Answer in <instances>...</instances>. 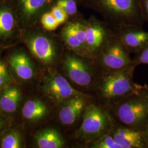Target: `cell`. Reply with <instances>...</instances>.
I'll use <instances>...</instances> for the list:
<instances>
[{"mask_svg": "<svg viewBox=\"0 0 148 148\" xmlns=\"http://www.w3.org/2000/svg\"><path fill=\"white\" fill-rule=\"evenodd\" d=\"M81 5L100 14L108 24L142 27L139 0H85Z\"/></svg>", "mask_w": 148, "mask_h": 148, "instance_id": "obj_1", "label": "cell"}, {"mask_svg": "<svg viewBox=\"0 0 148 148\" xmlns=\"http://www.w3.org/2000/svg\"><path fill=\"white\" fill-rule=\"evenodd\" d=\"M134 65L116 71L103 72L97 83L99 95L104 100L117 102L124 98L141 93L147 86L133 81Z\"/></svg>", "mask_w": 148, "mask_h": 148, "instance_id": "obj_2", "label": "cell"}, {"mask_svg": "<svg viewBox=\"0 0 148 148\" xmlns=\"http://www.w3.org/2000/svg\"><path fill=\"white\" fill-rule=\"evenodd\" d=\"M116 114L125 126L142 131L148 127V106L142 93L118 101Z\"/></svg>", "mask_w": 148, "mask_h": 148, "instance_id": "obj_3", "label": "cell"}, {"mask_svg": "<svg viewBox=\"0 0 148 148\" xmlns=\"http://www.w3.org/2000/svg\"><path fill=\"white\" fill-rule=\"evenodd\" d=\"M38 85L43 95L57 106H61L75 97L86 95L75 88L65 77L52 68L43 75Z\"/></svg>", "mask_w": 148, "mask_h": 148, "instance_id": "obj_4", "label": "cell"}, {"mask_svg": "<svg viewBox=\"0 0 148 148\" xmlns=\"http://www.w3.org/2000/svg\"><path fill=\"white\" fill-rule=\"evenodd\" d=\"M111 121L110 115L101 108L93 104L87 105L76 137L91 143L109 132Z\"/></svg>", "mask_w": 148, "mask_h": 148, "instance_id": "obj_5", "label": "cell"}, {"mask_svg": "<svg viewBox=\"0 0 148 148\" xmlns=\"http://www.w3.org/2000/svg\"><path fill=\"white\" fill-rule=\"evenodd\" d=\"M88 59L72 51L66 53L62 68L67 79L79 88H88L93 84L95 73Z\"/></svg>", "mask_w": 148, "mask_h": 148, "instance_id": "obj_6", "label": "cell"}, {"mask_svg": "<svg viewBox=\"0 0 148 148\" xmlns=\"http://www.w3.org/2000/svg\"><path fill=\"white\" fill-rule=\"evenodd\" d=\"M130 53L114 34L95 59L104 72L116 71L134 65Z\"/></svg>", "mask_w": 148, "mask_h": 148, "instance_id": "obj_7", "label": "cell"}, {"mask_svg": "<svg viewBox=\"0 0 148 148\" xmlns=\"http://www.w3.org/2000/svg\"><path fill=\"white\" fill-rule=\"evenodd\" d=\"M25 42L32 56L41 63L51 66L58 60L59 48L57 43L50 36L37 32L27 37Z\"/></svg>", "mask_w": 148, "mask_h": 148, "instance_id": "obj_8", "label": "cell"}, {"mask_svg": "<svg viewBox=\"0 0 148 148\" xmlns=\"http://www.w3.org/2000/svg\"><path fill=\"white\" fill-rule=\"evenodd\" d=\"M87 51L91 59H95L114 32L109 29L108 24L92 16L84 19Z\"/></svg>", "mask_w": 148, "mask_h": 148, "instance_id": "obj_9", "label": "cell"}, {"mask_svg": "<svg viewBox=\"0 0 148 148\" xmlns=\"http://www.w3.org/2000/svg\"><path fill=\"white\" fill-rule=\"evenodd\" d=\"M114 34L130 53L137 54L148 44V32L143 30L141 26L118 27Z\"/></svg>", "mask_w": 148, "mask_h": 148, "instance_id": "obj_10", "label": "cell"}, {"mask_svg": "<svg viewBox=\"0 0 148 148\" xmlns=\"http://www.w3.org/2000/svg\"><path fill=\"white\" fill-rule=\"evenodd\" d=\"M109 133L122 148H148L142 131L112 125Z\"/></svg>", "mask_w": 148, "mask_h": 148, "instance_id": "obj_11", "label": "cell"}, {"mask_svg": "<svg viewBox=\"0 0 148 148\" xmlns=\"http://www.w3.org/2000/svg\"><path fill=\"white\" fill-rule=\"evenodd\" d=\"M9 65L12 71L21 81H29L36 74L35 65L29 56L24 52L12 53L9 58Z\"/></svg>", "mask_w": 148, "mask_h": 148, "instance_id": "obj_12", "label": "cell"}, {"mask_svg": "<svg viewBox=\"0 0 148 148\" xmlns=\"http://www.w3.org/2000/svg\"><path fill=\"white\" fill-rule=\"evenodd\" d=\"M87 98V95L77 96L64 102L59 111V121L65 126L74 124L85 110Z\"/></svg>", "mask_w": 148, "mask_h": 148, "instance_id": "obj_13", "label": "cell"}, {"mask_svg": "<svg viewBox=\"0 0 148 148\" xmlns=\"http://www.w3.org/2000/svg\"><path fill=\"white\" fill-rule=\"evenodd\" d=\"M22 99L21 88L14 82L0 92V113L5 116L14 115Z\"/></svg>", "mask_w": 148, "mask_h": 148, "instance_id": "obj_14", "label": "cell"}, {"mask_svg": "<svg viewBox=\"0 0 148 148\" xmlns=\"http://www.w3.org/2000/svg\"><path fill=\"white\" fill-rule=\"evenodd\" d=\"M22 19L25 21H35L40 15L48 12L56 0H17Z\"/></svg>", "mask_w": 148, "mask_h": 148, "instance_id": "obj_15", "label": "cell"}, {"mask_svg": "<svg viewBox=\"0 0 148 148\" xmlns=\"http://www.w3.org/2000/svg\"><path fill=\"white\" fill-rule=\"evenodd\" d=\"M49 108L46 104L39 99H29L23 105L21 113L25 120L30 122L40 121L47 116Z\"/></svg>", "mask_w": 148, "mask_h": 148, "instance_id": "obj_16", "label": "cell"}, {"mask_svg": "<svg viewBox=\"0 0 148 148\" xmlns=\"http://www.w3.org/2000/svg\"><path fill=\"white\" fill-rule=\"evenodd\" d=\"M16 30V16L7 6L0 7V41H7L14 36Z\"/></svg>", "mask_w": 148, "mask_h": 148, "instance_id": "obj_17", "label": "cell"}, {"mask_svg": "<svg viewBox=\"0 0 148 148\" xmlns=\"http://www.w3.org/2000/svg\"><path fill=\"white\" fill-rule=\"evenodd\" d=\"M35 142L37 148H63L65 143L60 133L55 129L48 128L42 130L35 136Z\"/></svg>", "mask_w": 148, "mask_h": 148, "instance_id": "obj_18", "label": "cell"}, {"mask_svg": "<svg viewBox=\"0 0 148 148\" xmlns=\"http://www.w3.org/2000/svg\"><path fill=\"white\" fill-rule=\"evenodd\" d=\"M60 36L64 43L70 51L86 58L91 59L75 34L71 21L65 23L61 31Z\"/></svg>", "mask_w": 148, "mask_h": 148, "instance_id": "obj_19", "label": "cell"}, {"mask_svg": "<svg viewBox=\"0 0 148 148\" xmlns=\"http://www.w3.org/2000/svg\"><path fill=\"white\" fill-rule=\"evenodd\" d=\"M23 143L21 133L16 130H12L2 136L0 141V148H23Z\"/></svg>", "mask_w": 148, "mask_h": 148, "instance_id": "obj_20", "label": "cell"}, {"mask_svg": "<svg viewBox=\"0 0 148 148\" xmlns=\"http://www.w3.org/2000/svg\"><path fill=\"white\" fill-rule=\"evenodd\" d=\"M90 146L93 148H122L109 132L91 142Z\"/></svg>", "mask_w": 148, "mask_h": 148, "instance_id": "obj_21", "label": "cell"}, {"mask_svg": "<svg viewBox=\"0 0 148 148\" xmlns=\"http://www.w3.org/2000/svg\"><path fill=\"white\" fill-rule=\"evenodd\" d=\"M14 78L5 62L0 59V92L14 82Z\"/></svg>", "mask_w": 148, "mask_h": 148, "instance_id": "obj_22", "label": "cell"}, {"mask_svg": "<svg viewBox=\"0 0 148 148\" xmlns=\"http://www.w3.org/2000/svg\"><path fill=\"white\" fill-rule=\"evenodd\" d=\"M77 0H56L55 5L60 7L70 17L77 14Z\"/></svg>", "mask_w": 148, "mask_h": 148, "instance_id": "obj_23", "label": "cell"}, {"mask_svg": "<svg viewBox=\"0 0 148 148\" xmlns=\"http://www.w3.org/2000/svg\"><path fill=\"white\" fill-rule=\"evenodd\" d=\"M41 23L43 28L48 32L54 31L60 25L50 11L45 13L41 16Z\"/></svg>", "mask_w": 148, "mask_h": 148, "instance_id": "obj_24", "label": "cell"}, {"mask_svg": "<svg viewBox=\"0 0 148 148\" xmlns=\"http://www.w3.org/2000/svg\"><path fill=\"white\" fill-rule=\"evenodd\" d=\"M50 12L53 14L54 17L56 19L60 25L65 23L68 21L69 16L58 5H53Z\"/></svg>", "mask_w": 148, "mask_h": 148, "instance_id": "obj_25", "label": "cell"}, {"mask_svg": "<svg viewBox=\"0 0 148 148\" xmlns=\"http://www.w3.org/2000/svg\"><path fill=\"white\" fill-rule=\"evenodd\" d=\"M136 54L133 61L136 66L139 64H148V44Z\"/></svg>", "mask_w": 148, "mask_h": 148, "instance_id": "obj_26", "label": "cell"}, {"mask_svg": "<svg viewBox=\"0 0 148 148\" xmlns=\"http://www.w3.org/2000/svg\"><path fill=\"white\" fill-rule=\"evenodd\" d=\"M139 2L143 21L148 23V0H139Z\"/></svg>", "mask_w": 148, "mask_h": 148, "instance_id": "obj_27", "label": "cell"}, {"mask_svg": "<svg viewBox=\"0 0 148 148\" xmlns=\"http://www.w3.org/2000/svg\"><path fill=\"white\" fill-rule=\"evenodd\" d=\"M8 126V122L5 117L0 113V134L4 132Z\"/></svg>", "mask_w": 148, "mask_h": 148, "instance_id": "obj_28", "label": "cell"}, {"mask_svg": "<svg viewBox=\"0 0 148 148\" xmlns=\"http://www.w3.org/2000/svg\"><path fill=\"white\" fill-rule=\"evenodd\" d=\"M142 94L143 95V97L145 99V101H146V103L147 104L148 108V87H146L145 88H144V90L142 91Z\"/></svg>", "mask_w": 148, "mask_h": 148, "instance_id": "obj_29", "label": "cell"}, {"mask_svg": "<svg viewBox=\"0 0 148 148\" xmlns=\"http://www.w3.org/2000/svg\"><path fill=\"white\" fill-rule=\"evenodd\" d=\"M143 132H144V138H145V141H146V142H147V144L148 147V127L145 128V130Z\"/></svg>", "mask_w": 148, "mask_h": 148, "instance_id": "obj_30", "label": "cell"}, {"mask_svg": "<svg viewBox=\"0 0 148 148\" xmlns=\"http://www.w3.org/2000/svg\"><path fill=\"white\" fill-rule=\"evenodd\" d=\"M84 1H85V0H77L78 3L80 4V5H82V3L84 2Z\"/></svg>", "mask_w": 148, "mask_h": 148, "instance_id": "obj_31", "label": "cell"}]
</instances>
